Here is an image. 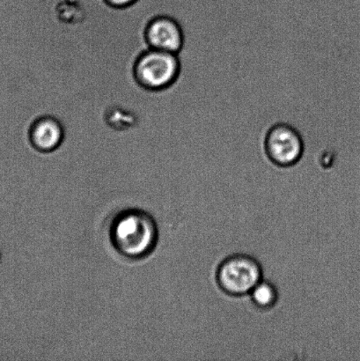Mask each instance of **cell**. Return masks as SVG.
<instances>
[{
	"instance_id": "9",
	"label": "cell",
	"mask_w": 360,
	"mask_h": 361,
	"mask_svg": "<svg viewBox=\"0 0 360 361\" xmlns=\"http://www.w3.org/2000/svg\"><path fill=\"white\" fill-rule=\"evenodd\" d=\"M1 259H2V254H1V252H0V262H1Z\"/></svg>"
},
{
	"instance_id": "7",
	"label": "cell",
	"mask_w": 360,
	"mask_h": 361,
	"mask_svg": "<svg viewBox=\"0 0 360 361\" xmlns=\"http://www.w3.org/2000/svg\"><path fill=\"white\" fill-rule=\"evenodd\" d=\"M250 300L257 310H273L280 300V293L274 283L263 279L249 293Z\"/></svg>"
},
{
	"instance_id": "8",
	"label": "cell",
	"mask_w": 360,
	"mask_h": 361,
	"mask_svg": "<svg viewBox=\"0 0 360 361\" xmlns=\"http://www.w3.org/2000/svg\"><path fill=\"white\" fill-rule=\"evenodd\" d=\"M111 5L116 7H123L130 5L135 0H107Z\"/></svg>"
},
{
	"instance_id": "5",
	"label": "cell",
	"mask_w": 360,
	"mask_h": 361,
	"mask_svg": "<svg viewBox=\"0 0 360 361\" xmlns=\"http://www.w3.org/2000/svg\"><path fill=\"white\" fill-rule=\"evenodd\" d=\"M147 40L151 49L178 53L182 47L183 33L180 25L171 18H157L147 28Z\"/></svg>"
},
{
	"instance_id": "2",
	"label": "cell",
	"mask_w": 360,
	"mask_h": 361,
	"mask_svg": "<svg viewBox=\"0 0 360 361\" xmlns=\"http://www.w3.org/2000/svg\"><path fill=\"white\" fill-rule=\"evenodd\" d=\"M218 288L230 297L249 295L263 279L262 264L248 254H234L225 258L216 270Z\"/></svg>"
},
{
	"instance_id": "1",
	"label": "cell",
	"mask_w": 360,
	"mask_h": 361,
	"mask_svg": "<svg viewBox=\"0 0 360 361\" xmlns=\"http://www.w3.org/2000/svg\"><path fill=\"white\" fill-rule=\"evenodd\" d=\"M108 237L116 252L129 261H141L156 250L160 231L156 219L140 208H127L114 216Z\"/></svg>"
},
{
	"instance_id": "4",
	"label": "cell",
	"mask_w": 360,
	"mask_h": 361,
	"mask_svg": "<svg viewBox=\"0 0 360 361\" xmlns=\"http://www.w3.org/2000/svg\"><path fill=\"white\" fill-rule=\"evenodd\" d=\"M180 63L175 53L151 49L137 61V79L144 87H165L174 82L178 76Z\"/></svg>"
},
{
	"instance_id": "3",
	"label": "cell",
	"mask_w": 360,
	"mask_h": 361,
	"mask_svg": "<svg viewBox=\"0 0 360 361\" xmlns=\"http://www.w3.org/2000/svg\"><path fill=\"white\" fill-rule=\"evenodd\" d=\"M305 141L302 133L287 123H278L268 130L264 153L278 169H288L301 164L305 157Z\"/></svg>"
},
{
	"instance_id": "6",
	"label": "cell",
	"mask_w": 360,
	"mask_h": 361,
	"mask_svg": "<svg viewBox=\"0 0 360 361\" xmlns=\"http://www.w3.org/2000/svg\"><path fill=\"white\" fill-rule=\"evenodd\" d=\"M63 137L62 126L58 120L42 118L35 123L31 130V140L34 146L42 152L56 149Z\"/></svg>"
}]
</instances>
